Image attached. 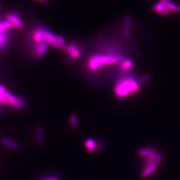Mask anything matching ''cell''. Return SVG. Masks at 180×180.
Segmentation results:
<instances>
[{"mask_svg": "<svg viewBox=\"0 0 180 180\" xmlns=\"http://www.w3.org/2000/svg\"><path fill=\"white\" fill-rule=\"evenodd\" d=\"M36 1H40V2H48V0H36Z\"/></svg>", "mask_w": 180, "mask_h": 180, "instance_id": "ffe728a7", "label": "cell"}, {"mask_svg": "<svg viewBox=\"0 0 180 180\" xmlns=\"http://www.w3.org/2000/svg\"><path fill=\"white\" fill-rule=\"evenodd\" d=\"M6 89L4 86L0 85V104H2L4 105H8L7 102L5 98V93Z\"/></svg>", "mask_w": 180, "mask_h": 180, "instance_id": "4fadbf2b", "label": "cell"}, {"mask_svg": "<svg viewBox=\"0 0 180 180\" xmlns=\"http://www.w3.org/2000/svg\"><path fill=\"white\" fill-rule=\"evenodd\" d=\"M158 163H154L153 164L151 165L146 167V168L144 170V171L141 174V177L142 179H145L149 176L153 172L155 171V170L156 169L157 166H158Z\"/></svg>", "mask_w": 180, "mask_h": 180, "instance_id": "9c48e42d", "label": "cell"}, {"mask_svg": "<svg viewBox=\"0 0 180 180\" xmlns=\"http://www.w3.org/2000/svg\"><path fill=\"white\" fill-rule=\"evenodd\" d=\"M7 19L12 26L17 28L18 29H22L23 28V23L19 17L18 14L16 12L13 11L11 14H9L7 15Z\"/></svg>", "mask_w": 180, "mask_h": 180, "instance_id": "277c9868", "label": "cell"}, {"mask_svg": "<svg viewBox=\"0 0 180 180\" xmlns=\"http://www.w3.org/2000/svg\"><path fill=\"white\" fill-rule=\"evenodd\" d=\"M49 44L46 43L36 44L33 48V55L37 58H40L44 55L48 49Z\"/></svg>", "mask_w": 180, "mask_h": 180, "instance_id": "5b68a950", "label": "cell"}, {"mask_svg": "<svg viewBox=\"0 0 180 180\" xmlns=\"http://www.w3.org/2000/svg\"><path fill=\"white\" fill-rule=\"evenodd\" d=\"M132 65V62L129 60H126V61H124V62H123V63L121 64V68L123 70H129V68H131Z\"/></svg>", "mask_w": 180, "mask_h": 180, "instance_id": "e0dca14e", "label": "cell"}, {"mask_svg": "<svg viewBox=\"0 0 180 180\" xmlns=\"http://www.w3.org/2000/svg\"><path fill=\"white\" fill-rule=\"evenodd\" d=\"M139 86L138 83L132 79L128 78L120 81L115 86V92L118 98H123L129 94L138 92Z\"/></svg>", "mask_w": 180, "mask_h": 180, "instance_id": "6da1fadb", "label": "cell"}, {"mask_svg": "<svg viewBox=\"0 0 180 180\" xmlns=\"http://www.w3.org/2000/svg\"><path fill=\"white\" fill-rule=\"evenodd\" d=\"M85 146H86V148L88 149V150L89 152H91L94 151L96 148V143L93 139L86 140L85 142Z\"/></svg>", "mask_w": 180, "mask_h": 180, "instance_id": "5bb4252c", "label": "cell"}, {"mask_svg": "<svg viewBox=\"0 0 180 180\" xmlns=\"http://www.w3.org/2000/svg\"><path fill=\"white\" fill-rule=\"evenodd\" d=\"M12 27V25L7 20L5 21H0V34L6 32Z\"/></svg>", "mask_w": 180, "mask_h": 180, "instance_id": "8fae6325", "label": "cell"}, {"mask_svg": "<svg viewBox=\"0 0 180 180\" xmlns=\"http://www.w3.org/2000/svg\"><path fill=\"white\" fill-rule=\"evenodd\" d=\"M43 33H44V28H38L33 32L32 35V39L36 44L46 43L44 39Z\"/></svg>", "mask_w": 180, "mask_h": 180, "instance_id": "52a82bcc", "label": "cell"}, {"mask_svg": "<svg viewBox=\"0 0 180 180\" xmlns=\"http://www.w3.org/2000/svg\"><path fill=\"white\" fill-rule=\"evenodd\" d=\"M1 8H2V4H1V2H0V9H1Z\"/></svg>", "mask_w": 180, "mask_h": 180, "instance_id": "44dd1931", "label": "cell"}, {"mask_svg": "<svg viewBox=\"0 0 180 180\" xmlns=\"http://www.w3.org/2000/svg\"><path fill=\"white\" fill-rule=\"evenodd\" d=\"M121 57H111L108 55L96 54L92 56L88 61V67L92 71L98 70L102 65H112L120 60Z\"/></svg>", "mask_w": 180, "mask_h": 180, "instance_id": "7a4b0ae2", "label": "cell"}, {"mask_svg": "<svg viewBox=\"0 0 180 180\" xmlns=\"http://www.w3.org/2000/svg\"><path fill=\"white\" fill-rule=\"evenodd\" d=\"M1 143L5 146H6L7 147H11V148H12V149H16L19 147L17 143H16L14 141H11L9 139H6V138L2 139H1Z\"/></svg>", "mask_w": 180, "mask_h": 180, "instance_id": "7c38bea8", "label": "cell"}, {"mask_svg": "<svg viewBox=\"0 0 180 180\" xmlns=\"http://www.w3.org/2000/svg\"><path fill=\"white\" fill-rule=\"evenodd\" d=\"M164 2V4L165 5V7L171 12H180V7L173 4L171 2H170L169 0H161Z\"/></svg>", "mask_w": 180, "mask_h": 180, "instance_id": "30bf717a", "label": "cell"}, {"mask_svg": "<svg viewBox=\"0 0 180 180\" xmlns=\"http://www.w3.org/2000/svg\"><path fill=\"white\" fill-rule=\"evenodd\" d=\"M5 98L7 103L11 107L15 109L22 108L25 105V102L22 98L15 96L7 91L5 93Z\"/></svg>", "mask_w": 180, "mask_h": 180, "instance_id": "3957f363", "label": "cell"}, {"mask_svg": "<svg viewBox=\"0 0 180 180\" xmlns=\"http://www.w3.org/2000/svg\"><path fill=\"white\" fill-rule=\"evenodd\" d=\"M43 180H59V179L57 177H51V178H48V179Z\"/></svg>", "mask_w": 180, "mask_h": 180, "instance_id": "d6986e66", "label": "cell"}, {"mask_svg": "<svg viewBox=\"0 0 180 180\" xmlns=\"http://www.w3.org/2000/svg\"><path fill=\"white\" fill-rule=\"evenodd\" d=\"M70 121H71V124L72 125L73 128L74 129H77L78 126V121H77V118L75 115H72L70 117Z\"/></svg>", "mask_w": 180, "mask_h": 180, "instance_id": "ac0fdd59", "label": "cell"}, {"mask_svg": "<svg viewBox=\"0 0 180 180\" xmlns=\"http://www.w3.org/2000/svg\"><path fill=\"white\" fill-rule=\"evenodd\" d=\"M37 142L38 144H41L43 140V128L40 126L37 128Z\"/></svg>", "mask_w": 180, "mask_h": 180, "instance_id": "9a60e30c", "label": "cell"}, {"mask_svg": "<svg viewBox=\"0 0 180 180\" xmlns=\"http://www.w3.org/2000/svg\"><path fill=\"white\" fill-rule=\"evenodd\" d=\"M66 52L68 53L69 54L68 60H71L72 59L78 58L81 55L80 51L76 47V44L75 41H73L70 46H68Z\"/></svg>", "mask_w": 180, "mask_h": 180, "instance_id": "8992f818", "label": "cell"}, {"mask_svg": "<svg viewBox=\"0 0 180 180\" xmlns=\"http://www.w3.org/2000/svg\"><path fill=\"white\" fill-rule=\"evenodd\" d=\"M155 152L154 149L153 148H147L145 149H142L139 152V155L141 156L144 158H149L150 155Z\"/></svg>", "mask_w": 180, "mask_h": 180, "instance_id": "2e32d148", "label": "cell"}, {"mask_svg": "<svg viewBox=\"0 0 180 180\" xmlns=\"http://www.w3.org/2000/svg\"><path fill=\"white\" fill-rule=\"evenodd\" d=\"M153 10L155 12L159 14H162L163 15H168L170 12V11L165 7V5L164 2L161 0L160 2H159L153 7Z\"/></svg>", "mask_w": 180, "mask_h": 180, "instance_id": "ba28073f", "label": "cell"}]
</instances>
